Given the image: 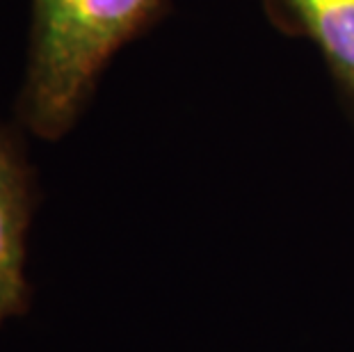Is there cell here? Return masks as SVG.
<instances>
[{
  "mask_svg": "<svg viewBox=\"0 0 354 352\" xmlns=\"http://www.w3.org/2000/svg\"><path fill=\"white\" fill-rule=\"evenodd\" d=\"M32 185L14 140L0 126V325L26 309V234Z\"/></svg>",
  "mask_w": 354,
  "mask_h": 352,
  "instance_id": "2",
  "label": "cell"
},
{
  "mask_svg": "<svg viewBox=\"0 0 354 352\" xmlns=\"http://www.w3.org/2000/svg\"><path fill=\"white\" fill-rule=\"evenodd\" d=\"M162 0H35L21 119L35 136L71 129L105 62L151 21Z\"/></svg>",
  "mask_w": 354,
  "mask_h": 352,
  "instance_id": "1",
  "label": "cell"
},
{
  "mask_svg": "<svg viewBox=\"0 0 354 352\" xmlns=\"http://www.w3.org/2000/svg\"><path fill=\"white\" fill-rule=\"evenodd\" d=\"M354 99V0H283Z\"/></svg>",
  "mask_w": 354,
  "mask_h": 352,
  "instance_id": "3",
  "label": "cell"
}]
</instances>
